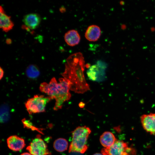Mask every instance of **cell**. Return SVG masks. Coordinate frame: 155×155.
Returning <instances> with one entry per match:
<instances>
[{
    "label": "cell",
    "instance_id": "cell-14",
    "mask_svg": "<svg viewBox=\"0 0 155 155\" xmlns=\"http://www.w3.org/2000/svg\"><path fill=\"white\" fill-rule=\"evenodd\" d=\"M67 141L63 138H59L56 140L53 143L55 150L59 152H63L66 150L68 147Z\"/></svg>",
    "mask_w": 155,
    "mask_h": 155
},
{
    "label": "cell",
    "instance_id": "cell-3",
    "mask_svg": "<svg viewBox=\"0 0 155 155\" xmlns=\"http://www.w3.org/2000/svg\"><path fill=\"white\" fill-rule=\"evenodd\" d=\"M91 132L90 129L86 126L77 127L72 133V139L69 152H78L83 154L87 150V140Z\"/></svg>",
    "mask_w": 155,
    "mask_h": 155
},
{
    "label": "cell",
    "instance_id": "cell-7",
    "mask_svg": "<svg viewBox=\"0 0 155 155\" xmlns=\"http://www.w3.org/2000/svg\"><path fill=\"white\" fill-rule=\"evenodd\" d=\"M140 119L144 129L151 134L155 135V113L143 115Z\"/></svg>",
    "mask_w": 155,
    "mask_h": 155
},
{
    "label": "cell",
    "instance_id": "cell-11",
    "mask_svg": "<svg viewBox=\"0 0 155 155\" xmlns=\"http://www.w3.org/2000/svg\"><path fill=\"white\" fill-rule=\"evenodd\" d=\"M101 33L100 29L98 26L92 25L87 29L85 33V37L89 41H96L100 38Z\"/></svg>",
    "mask_w": 155,
    "mask_h": 155
},
{
    "label": "cell",
    "instance_id": "cell-12",
    "mask_svg": "<svg viewBox=\"0 0 155 155\" xmlns=\"http://www.w3.org/2000/svg\"><path fill=\"white\" fill-rule=\"evenodd\" d=\"M64 39L67 44L71 46L78 44L80 42V35L76 30H74L68 31L64 35Z\"/></svg>",
    "mask_w": 155,
    "mask_h": 155
},
{
    "label": "cell",
    "instance_id": "cell-15",
    "mask_svg": "<svg viewBox=\"0 0 155 155\" xmlns=\"http://www.w3.org/2000/svg\"><path fill=\"white\" fill-rule=\"evenodd\" d=\"M100 68L97 64L90 66L87 72V75L89 79L93 81H96Z\"/></svg>",
    "mask_w": 155,
    "mask_h": 155
},
{
    "label": "cell",
    "instance_id": "cell-10",
    "mask_svg": "<svg viewBox=\"0 0 155 155\" xmlns=\"http://www.w3.org/2000/svg\"><path fill=\"white\" fill-rule=\"evenodd\" d=\"M0 27L3 31L7 32L11 30L14 26V24L11 17L5 13L3 7L0 8Z\"/></svg>",
    "mask_w": 155,
    "mask_h": 155
},
{
    "label": "cell",
    "instance_id": "cell-21",
    "mask_svg": "<svg viewBox=\"0 0 155 155\" xmlns=\"http://www.w3.org/2000/svg\"><path fill=\"white\" fill-rule=\"evenodd\" d=\"M20 155H32L30 153L28 152H25L21 154Z\"/></svg>",
    "mask_w": 155,
    "mask_h": 155
},
{
    "label": "cell",
    "instance_id": "cell-20",
    "mask_svg": "<svg viewBox=\"0 0 155 155\" xmlns=\"http://www.w3.org/2000/svg\"><path fill=\"white\" fill-rule=\"evenodd\" d=\"M85 105V104L82 102H80L79 104V106L81 108H83Z\"/></svg>",
    "mask_w": 155,
    "mask_h": 155
},
{
    "label": "cell",
    "instance_id": "cell-17",
    "mask_svg": "<svg viewBox=\"0 0 155 155\" xmlns=\"http://www.w3.org/2000/svg\"><path fill=\"white\" fill-rule=\"evenodd\" d=\"M10 118L9 107L7 104L1 105L0 109V122L4 123L8 121Z\"/></svg>",
    "mask_w": 155,
    "mask_h": 155
},
{
    "label": "cell",
    "instance_id": "cell-22",
    "mask_svg": "<svg viewBox=\"0 0 155 155\" xmlns=\"http://www.w3.org/2000/svg\"><path fill=\"white\" fill-rule=\"evenodd\" d=\"M93 155H103L102 154L99 153H96V154H94Z\"/></svg>",
    "mask_w": 155,
    "mask_h": 155
},
{
    "label": "cell",
    "instance_id": "cell-18",
    "mask_svg": "<svg viewBox=\"0 0 155 155\" xmlns=\"http://www.w3.org/2000/svg\"><path fill=\"white\" fill-rule=\"evenodd\" d=\"M24 127L28 128H31L32 130L39 131L38 129L33 125L32 123L29 120L24 119L22 121Z\"/></svg>",
    "mask_w": 155,
    "mask_h": 155
},
{
    "label": "cell",
    "instance_id": "cell-9",
    "mask_svg": "<svg viewBox=\"0 0 155 155\" xmlns=\"http://www.w3.org/2000/svg\"><path fill=\"white\" fill-rule=\"evenodd\" d=\"M7 143L8 148L15 151L21 150L25 146L24 139L16 135L11 136L8 138Z\"/></svg>",
    "mask_w": 155,
    "mask_h": 155
},
{
    "label": "cell",
    "instance_id": "cell-13",
    "mask_svg": "<svg viewBox=\"0 0 155 155\" xmlns=\"http://www.w3.org/2000/svg\"><path fill=\"white\" fill-rule=\"evenodd\" d=\"M100 142L104 147H109L113 145L117 140L114 135L109 131H105L101 135Z\"/></svg>",
    "mask_w": 155,
    "mask_h": 155
},
{
    "label": "cell",
    "instance_id": "cell-2",
    "mask_svg": "<svg viewBox=\"0 0 155 155\" xmlns=\"http://www.w3.org/2000/svg\"><path fill=\"white\" fill-rule=\"evenodd\" d=\"M40 90L54 99L55 102L53 109L57 111L61 108L63 103L69 100L71 95L69 92L70 83L68 80L64 78L59 79L58 82L55 78H52L49 83H42L39 87Z\"/></svg>",
    "mask_w": 155,
    "mask_h": 155
},
{
    "label": "cell",
    "instance_id": "cell-6",
    "mask_svg": "<svg viewBox=\"0 0 155 155\" xmlns=\"http://www.w3.org/2000/svg\"><path fill=\"white\" fill-rule=\"evenodd\" d=\"M26 149L32 155H49L51 154L46 144L39 137L34 139Z\"/></svg>",
    "mask_w": 155,
    "mask_h": 155
},
{
    "label": "cell",
    "instance_id": "cell-8",
    "mask_svg": "<svg viewBox=\"0 0 155 155\" xmlns=\"http://www.w3.org/2000/svg\"><path fill=\"white\" fill-rule=\"evenodd\" d=\"M41 19L40 16L36 13H30L25 15L23 21L25 27L28 29L34 30L39 26Z\"/></svg>",
    "mask_w": 155,
    "mask_h": 155
},
{
    "label": "cell",
    "instance_id": "cell-5",
    "mask_svg": "<svg viewBox=\"0 0 155 155\" xmlns=\"http://www.w3.org/2000/svg\"><path fill=\"white\" fill-rule=\"evenodd\" d=\"M134 152L127 143L118 140L111 146L104 148L101 150L103 155H133Z\"/></svg>",
    "mask_w": 155,
    "mask_h": 155
},
{
    "label": "cell",
    "instance_id": "cell-16",
    "mask_svg": "<svg viewBox=\"0 0 155 155\" xmlns=\"http://www.w3.org/2000/svg\"><path fill=\"white\" fill-rule=\"evenodd\" d=\"M26 72L27 76L31 79L37 78L40 74L38 67L36 65L33 64L29 65L26 69Z\"/></svg>",
    "mask_w": 155,
    "mask_h": 155
},
{
    "label": "cell",
    "instance_id": "cell-4",
    "mask_svg": "<svg viewBox=\"0 0 155 155\" xmlns=\"http://www.w3.org/2000/svg\"><path fill=\"white\" fill-rule=\"evenodd\" d=\"M51 99L49 96L36 95L27 100L25 104V107L29 114L43 112L46 104Z\"/></svg>",
    "mask_w": 155,
    "mask_h": 155
},
{
    "label": "cell",
    "instance_id": "cell-1",
    "mask_svg": "<svg viewBox=\"0 0 155 155\" xmlns=\"http://www.w3.org/2000/svg\"><path fill=\"white\" fill-rule=\"evenodd\" d=\"M85 61L82 54L78 52L68 57L64 71L61 75L69 81L70 90L78 94H83L90 90L84 74Z\"/></svg>",
    "mask_w": 155,
    "mask_h": 155
},
{
    "label": "cell",
    "instance_id": "cell-19",
    "mask_svg": "<svg viewBox=\"0 0 155 155\" xmlns=\"http://www.w3.org/2000/svg\"><path fill=\"white\" fill-rule=\"evenodd\" d=\"M0 79L1 80L3 77L4 75V71L0 67Z\"/></svg>",
    "mask_w": 155,
    "mask_h": 155
}]
</instances>
